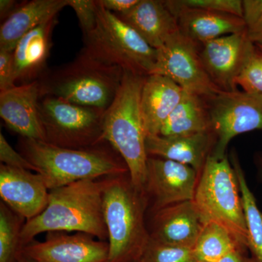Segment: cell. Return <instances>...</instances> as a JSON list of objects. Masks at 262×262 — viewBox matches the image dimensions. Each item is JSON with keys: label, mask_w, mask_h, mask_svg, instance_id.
Returning a JSON list of instances; mask_svg holds the SVG:
<instances>
[{"label": "cell", "mask_w": 262, "mask_h": 262, "mask_svg": "<svg viewBox=\"0 0 262 262\" xmlns=\"http://www.w3.org/2000/svg\"><path fill=\"white\" fill-rule=\"evenodd\" d=\"M103 179L81 181L50 191L46 209L22 227L21 248L45 232H77L107 241L103 212Z\"/></svg>", "instance_id": "obj_1"}, {"label": "cell", "mask_w": 262, "mask_h": 262, "mask_svg": "<svg viewBox=\"0 0 262 262\" xmlns=\"http://www.w3.org/2000/svg\"><path fill=\"white\" fill-rule=\"evenodd\" d=\"M101 143L92 147L70 149L22 138L18 151L41 174L50 191L84 180H98L129 173L126 164L112 147Z\"/></svg>", "instance_id": "obj_2"}, {"label": "cell", "mask_w": 262, "mask_h": 262, "mask_svg": "<svg viewBox=\"0 0 262 262\" xmlns=\"http://www.w3.org/2000/svg\"><path fill=\"white\" fill-rule=\"evenodd\" d=\"M148 201L130 173L103 179V212L108 232L106 262H136L142 257L150 234L145 215Z\"/></svg>", "instance_id": "obj_3"}, {"label": "cell", "mask_w": 262, "mask_h": 262, "mask_svg": "<svg viewBox=\"0 0 262 262\" xmlns=\"http://www.w3.org/2000/svg\"><path fill=\"white\" fill-rule=\"evenodd\" d=\"M146 77L125 71L116 97L105 111L103 123V140L121 156L133 184L141 192H144L149 158L141 108Z\"/></svg>", "instance_id": "obj_4"}, {"label": "cell", "mask_w": 262, "mask_h": 262, "mask_svg": "<svg viewBox=\"0 0 262 262\" xmlns=\"http://www.w3.org/2000/svg\"><path fill=\"white\" fill-rule=\"evenodd\" d=\"M125 71L106 64L82 51L75 59L39 79L41 97L54 96L69 102L106 110L113 102Z\"/></svg>", "instance_id": "obj_5"}, {"label": "cell", "mask_w": 262, "mask_h": 262, "mask_svg": "<svg viewBox=\"0 0 262 262\" xmlns=\"http://www.w3.org/2000/svg\"><path fill=\"white\" fill-rule=\"evenodd\" d=\"M96 27L83 34L82 51L95 59L124 71L151 75L156 64V50L115 13L105 9L99 0H96Z\"/></svg>", "instance_id": "obj_6"}, {"label": "cell", "mask_w": 262, "mask_h": 262, "mask_svg": "<svg viewBox=\"0 0 262 262\" xmlns=\"http://www.w3.org/2000/svg\"><path fill=\"white\" fill-rule=\"evenodd\" d=\"M205 224L213 222L228 229L247 248L248 234L238 180L227 155H210L200 173L193 199Z\"/></svg>", "instance_id": "obj_7"}, {"label": "cell", "mask_w": 262, "mask_h": 262, "mask_svg": "<svg viewBox=\"0 0 262 262\" xmlns=\"http://www.w3.org/2000/svg\"><path fill=\"white\" fill-rule=\"evenodd\" d=\"M46 142L82 149L106 142L103 138L104 108L81 106L54 96H43L38 104Z\"/></svg>", "instance_id": "obj_8"}, {"label": "cell", "mask_w": 262, "mask_h": 262, "mask_svg": "<svg viewBox=\"0 0 262 262\" xmlns=\"http://www.w3.org/2000/svg\"><path fill=\"white\" fill-rule=\"evenodd\" d=\"M205 99L216 137L212 156L225 157L227 146L235 136L262 130V95L238 90L221 91Z\"/></svg>", "instance_id": "obj_9"}, {"label": "cell", "mask_w": 262, "mask_h": 262, "mask_svg": "<svg viewBox=\"0 0 262 262\" xmlns=\"http://www.w3.org/2000/svg\"><path fill=\"white\" fill-rule=\"evenodd\" d=\"M156 51V64L151 75L168 77L184 91L205 98L221 91L203 67L199 46L180 32Z\"/></svg>", "instance_id": "obj_10"}, {"label": "cell", "mask_w": 262, "mask_h": 262, "mask_svg": "<svg viewBox=\"0 0 262 262\" xmlns=\"http://www.w3.org/2000/svg\"><path fill=\"white\" fill-rule=\"evenodd\" d=\"M200 174L173 160L149 157L144 192L154 212L182 202L193 201Z\"/></svg>", "instance_id": "obj_11"}, {"label": "cell", "mask_w": 262, "mask_h": 262, "mask_svg": "<svg viewBox=\"0 0 262 262\" xmlns=\"http://www.w3.org/2000/svg\"><path fill=\"white\" fill-rule=\"evenodd\" d=\"M256 46L246 32L229 34L199 46L202 63L210 78L221 90H237L236 80Z\"/></svg>", "instance_id": "obj_12"}, {"label": "cell", "mask_w": 262, "mask_h": 262, "mask_svg": "<svg viewBox=\"0 0 262 262\" xmlns=\"http://www.w3.org/2000/svg\"><path fill=\"white\" fill-rule=\"evenodd\" d=\"M107 241L84 233L51 232L43 242L33 241L20 250L29 262H106Z\"/></svg>", "instance_id": "obj_13"}, {"label": "cell", "mask_w": 262, "mask_h": 262, "mask_svg": "<svg viewBox=\"0 0 262 262\" xmlns=\"http://www.w3.org/2000/svg\"><path fill=\"white\" fill-rule=\"evenodd\" d=\"M50 190L41 174L0 165L2 202L26 222L37 216L47 207Z\"/></svg>", "instance_id": "obj_14"}, {"label": "cell", "mask_w": 262, "mask_h": 262, "mask_svg": "<svg viewBox=\"0 0 262 262\" xmlns=\"http://www.w3.org/2000/svg\"><path fill=\"white\" fill-rule=\"evenodd\" d=\"M40 98L38 80L0 91V116L22 138L46 141L38 111Z\"/></svg>", "instance_id": "obj_15"}, {"label": "cell", "mask_w": 262, "mask_h": 262, "mask_svg": "<svg viewBox=\"0 0 262 262\" xmlns=\"http://www.w3.org/2000/svg\"><path fill=\"white\" fill-rule=\"evenodd\" d=\"M151 213L150 238L163 244L194 248L205 225L194 201L176 203Z\"/></svg>", "instance_id": "obj_16"}, {"label": "cell", "mask_w": 262, "mask_h": 262, "mask_svg": "<svg viewBox=\"0 0 262 262\" xmlns=\"http://www.w3.org/2000/svg\"><path fill=\"white\" fill-rule=\"evenodd\" d=\"M177 17L179 32L198 46L229 34L246 32L244 18L227 13L187 8L179 0H164Z\"/></svg>", "instance_id": "obj_17"}, {"label": "cell", "mask_w": 262, "mask_h": 262, "mask_svg": "<svg viewBox=\"0 0 262 262\" xmlns=\"http://www.w3.org/2000/svg\"><path fill=\"white\" fill-rule=\"evenodd\" d=\"M215 144L216 137L213 130L184 136L147 135L146 138L148 156L189 165L199 174Z\"/></svg>", "instance_id": "obj_18"}, {"label": "cell", "mask_w": 262, "mask_h": 262, "mask_svg": "<svg viewBox=\"0 0 262 262\" xmlns=\"http://www.w3.org/2000/svg\"><path fill=\"white\" fill-rule=\"evenodd\" d=\"M116 15L155 50L179 32L177 17L163 0H139L132 9Z\"/></svg>", "instance_id": "obj_19"}, {"label": "cell", "mask_w": 262, "mask_h": 262, "mask_svg": "<svg viewBox=\"0 0 262 262\" xmlns=\"http://www.w3.org/2000/svg\"><path fill=\"white\" fill-rule=\"evenodd\" d=\"M57 15L32 29L18 43L13 51V82L20 84L37 80L45 73L50 55L51 34Z\"/></svg>", "instance_id": "obj_20"}, {"label": "cell", "mask_w": 262, "mask_h": 262, "mask_svg": "<svg viewBox=\"0 0 262 262\" xmlns=\"http://www.w3.org/2000/svg\"><path fill=\"white\" fill-rule=\"evenodd\" d=\"M184 90L168 77L146 76L141 96L146 136L159 135L163 124L180 102Z\"/></svg>", "instance_id": "obj_21"}, {"label": "cell", "mask_w": 262, "mask_h": 262, "mask_svg": "<svg viewBox=\"0 0 262 262\" xmlns=\"http://www.w3.org/2000/svg\"><path fill=\"white\" fill-rule=\"evenodd\" d=\"M66 6L68 0H32L17 7L1 25L0 50L14 51L26 34L56 16Z\"/></svg>", "instance_id": "obj_22"}, {"label": "cell", "mask_w": 262, "mask_h": 262, "mask_svg": "<svg viewBox=\"0 0 262 262\" xmlns=\"http://www.w3.org/2000/svg\"><path fill=\"white\" fill-rule=\"evenodd\" d=\"M212 130L205 98L184 91L182 99L163 124L159 135H191Z\"/></svg>", "instance_id": "obj_23"}, {"label": "cell", "mask_w": 262, "mask_h": 262, "mask_svg": "<svg viewBox=\"0 0 262 262\" xmlns=\"http://www.w3.org/2000/svg\"><path fill=\"white\" fill-rule=\"evenodd\" d=\"M230 163L238 180L247 229V248L252 255L253 262H262V213L258 209L256 198L246 182L235 151L231 153Z\"/></svg>", "instance_id": "obj_24"}, {"label": "cell", "mask_w": 262, "mask_h": 262, "mask_svg": "<svg viewBox=\"0 0 262 262\" xmlns=\"http://www.w3.org/2000/svg\"><path fill=\"white\" fill-rule=\"evenodd\" d=\"M237 249L245 250L241 244L223 226L213 222L203 226L193 248L196 262H213Z\"/></svg>", "instance_id": "obj_25"}, {"label": "cell", "mask_w": 262, "mask_h": 262, "mask_svg": "<svg viewBox=\"0 0 262 262\" xmlns=\"http://www.w3.org/2000/svg\"><path fill=\"white\" fill-rule=\"evenodd\" d=\"M23 218L0 203V262H18Z\"/></svg>", "instance_id": "obj_26"}, {"label": "cell", "mask_w": 262, "mask_h": 262, "mask_svg": "<svg viewBox=\"0 0 262 262\" xmlns=\"http://www.w3.org/2000/svg\"><path fill=\"white\" fill-rule=\"evenodd\" d=\"M141 262H196L192 248L163 244L150 238Z\"/></svg>", "instance_id": "obj_27"}, {"label": "cell", "mask_w": 262, "mask_h": 262, "mask_svg": "<svg viewBox=\"0 0 262 262\" xmlns=\"http://www.w3.org/2000/svg\"><path fill=\"white\" fill-rule=\"evenodd\" d=\"M236 84L246 92L262 95V51L258 47L245 65Z\"/></svg>", "instance_id": "obj_28"}, {"label": "cell", "mask_w": 262, "mask_h": 262, "mask_svg": "<svg viewBox=\"0 0 262 262\" xmlns=\"http://www.w3.org/2000/svg\"><path fill=\"white\" fill-rule=\"evenodd\" d=\"M244 10L248 39L262 48V0H244Z\"/></svg>", "instance_id": "obj_29"}, {"label": "cell", "mask_w": 262, "mask_h": 262, "mask_svg": "<svg viewBox=\"0 0 262 262\" xmlns=\"http://www.w3.org/2000/svg\"><path fill=\"white\" fill-rule=\"evenodd\" d=\"M179 2L187 8L227 13L244 18L242 0H179Z\"/></svg>", "instance_id": "obj_30"}, {"label": "cell", "mask_w": 262, "mask_h": 262, "mask_svg": "<svg viewBox=\"0 0 262 262\" xmlns=\"http://www.w3.org/2000/svg\"><path fill=\"white\" fill-rule=\"evenodd\" d=\"M68 6L75 10L83 34L95 28L97 19L96 0H68Z\"/></svg>", "instance_id": "obj_31"}, {"label": "cell", "mask_w": 262, "mask_h": 262, "mask_svg": "<svg viewBox=\"0 0 262 262\" xmlns=\"http://www.w3.org/2000/svg\"><path fill=\"white\" fill-rule=\"evenodd\" d=\"M0 161L2 164L7 166L24 169L38 173L37 168L24 155L12 147L2 132L0 133Z\"/></svg>", "instance_id": "obj_32"}, {"label": "cell", "mask_w": 262, "mask_h": 262, "mask_svg": "<svg viewBox=\"0 0 262 262\" xmlns=\"http://www.w3.org/2000/svg\"><path fill=\"white\" fill-rule=\"evenodd\" d=\"M13 52L0 50V91L15 86L13 82Z\"/></svg>", "instance_id": "obj_33"}, {"label": "cell", "mask_w": 262, "mask_h": 262, "mask_svg": "<svg viewBox=\"0 0 262 262\" xmlns=\"http://www.w3.org/2000/svg\"><path fill=\"white\" fill-rule=\"evenodd\" d=\"M105 9L115 13L122 14L135 7L139 0H99Z\"/></svg>", "instance_id": "obj_34"}, {"label": "cell", "mask_w": 262, "mask_h": 262, "mask_svg": "<svg viewBox=\"0 0 262 262\" xmlns=\"http://www.w3.org/2000/svg\"><path fill=\"white\" fill-rule=\"evenodd\" d=\"M244 250L237 249L232 251L226 255L224 257L213 262H253L252 260L249 261L245 257L244 255Z\"/></svg>", "instance_id": "obj_35"}, {"label": "cell", "mask_w": 262, "mask_h": 262, "mask_svg": "<svg viewBox=\"0 0 262 262\" xmlns=\"http://www.w3.org/2000/svg\"><path fill=\"white\" fill-rule=\"evenodd\" d=\"M16 2L14 0H1L0 1V15L1 19L8 17L15 9Z\"/></svg>", "instance_id": "obj_36"}, {"label": "cell", "mask_w": 262, "mask_h": 262, "mask_svg": "<svg viewBox=\"0 0 262 262\" xmlns=\"http://www.w3.org/2000/svg\"><path fill=\"white\" fill-rule=\"evenodd\" d=\"M256 163L257 165L258 170V174H259L260 177H261L262 181V155H258L256 157Z\"/></svg>", "instance_id": "obj_37"}, {"label": "cell", "mask_w": 262, "mask_h": 262, "mask_svg": "<svg viewBox=\"0 0 262 262\" xmlns=\"http://www.w3.org/2000/svg\"><path fill=\"white\" fill-rule=\"evenodd\" d=\"M18 262H29L27 261V260L25 259V258L22 257V256H19L18 258Z\"/></svg>", "instance_id": "obj_38"}, {"label": "cell", "mask_w": 262, "mask_h": 262, "mask_svg": "<svg viewBox=\"0 0 262 262\" xmlns=\"http://www.w3.org/2000/svg\"><path fill=\"white\" fill-rule=\"evenodd\" d=\"M256 47H257V46H256ZM258 48H259V49H261L262 51V48H259V47H258Z\"/></svg>", "instance_id": "obj_39"}, {"label": "cell", "mask_w": 262, "mask_h": 262, "mask_svg": "<svg viewBox=\"0 0 262 262\" xmlns=\"http://www.w3.org/2000/svg\"><path fill=\"white\" fill-rule=\"evenodd\" d=\"M136 262H141V261H136Z\"/></svg>", "instance_id": "obj_40"}]
</instances>
